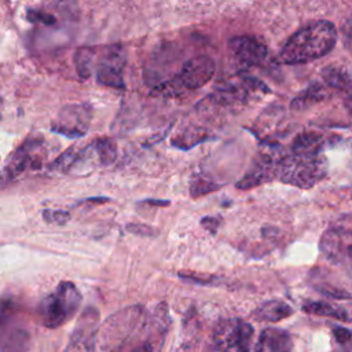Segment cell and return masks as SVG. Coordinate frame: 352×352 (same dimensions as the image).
<instances>
[{
  "label": "cell",
  "instance_id": "obj_32",
  "mask_svg": "<svg viewBox=\"0 0 352 352\" xmlns=\"http://www.w3.org/2000/svg\"><path fill=\"white\" fill-rule=\"evenodd\" d=\"M342 346H344L345 352H352V338H351V340H349L346 344H344Z\"/></svg>",
  "mask_w": 352,
  "mask_h": 352
},
{
  "label": "cell",
  "instance_id": "obj_16",
  "mask_svg": "<svg viewBox=\"0 0 352 352\" xmlns=\"http://www.w3.org/2000/svg\"><path fill=\"white\" fill-rule=\"evenodd\" d=\"M302 311L309 315H318V316H326V318H333L341 322H351L352 318L349 316L348 311L334 305L331 302L326 301H309L302 304Z\"/></svg>",
  "mask_w": 352,
  "mask_h": 352
},
{
  "label": "cell",
  "instance_id": "obj_21",
  "mask_svg": "<svg viewBox=\"0 0 352 352\" xmlns=\"http://www.w3.org/2000/svg\"><path fill=\"white\" fill-rule=\"evenodd\" d=\"M217 188H220V184L214 183L213 180H210L209 177L202 176V175L194 176L191 179V183H190L191 197H201V195L209 194V192H212Z\"/></svg>",
  "mask_w": 352,
  "mask_h": 352
},
{
  "label": "cell",
  "instance_id": "obj_33",
  "mask_svg": "<svg viewBox=\"0 0 352 352\" xmlns=\"http://www.w3.org/2000/svg\"><path fill=\"white\" fill-rule=\"evenodd\" d=\"M1 110H3V99L0 96V118H1Z\"/></svg>",
  "mask_w": 352,
  "mask_h": 352
},
{
  "label": "cell",
  "instance_id": "obj_31",
  "mask_svg": "<svg viewBox=\"0 0 352 352\" xmlns=\"http://www.w3.org/2000/svg\"><path fill=\"white\" fill-rule=\"evenodd\" d=\"M146 202L150 205H160V206H168L170 204L169 201H162V199H147Z\"/></svg>",
  "mask_w": 352,
  "mask_h": 352
},
{
  "label": "cell",
  "instance_id": "obj_4",
  "mask_svg": "<svg viewBox=\"0 0 352 352\" xmlns=\"http://www.w3.org/2000/svg\"><path fill=\"white\" fill-rule=\"evenodd\" d=\"M47 157L45 142L41 136L26 138L8 157L0 170V190L7 188L29 172L38 170Z\"/></svg>",
  "mask_w": 352,
  "mask_h": 352
},
{
  "label": "cell",
  "instance_id": "obj_20",
  "mask_svg": "<svg viewBox=\"0 0 352 352\" xmlns=\"http://www.w3.org/2000/svg\"><path fill=\"white\" fill-rule=\"evenodd\" d=\"M320 249L329 260H334L340 254V234L334 230H329L320 239Z\"/></svg>",
  "mask_w": 352,
  "mask_h": 352
},
{
  "label": "cell",
  "instance_id": "obj_8",
  "mask_svg": "<svg viewBox=\"0 0 352 352\" xmlns=\"http://www.w3.org/2000/svg\"><path fill=\"white\" fill-rule=\"evenodd\" d=\"M126 65L125 48L120 44H113L104 48L96 66V80L99 84L124 89V69Z\"/></svg>",
  "mask_w": 352,
  "mask_h": 352
},
{
  "label": "cell",
  "instance_id": "obj_2",
  "mask_svg": "<svg viewBox=\"0 0 352 352\" xmlns=\"http://www.w3.org/2000/svg\"><path fill=\"white\" fill-rule=\"evenodd\" d=\"M338 38L336 26L329 21H314L296 30L283 44L279 59L286 65L312 62L329 54Z\"/></svg>",
  "mask_w": 352,
  "mask_h": 352
},
{
  "label": "cell",
  "instance_id": "obj_12",
  "mask_svg": "<svg viewBox=\"0 0 352 352\" xmlns=\"http://www.w3.org/2000/svg\"><path fill=\"white\" fill-rule=\"evenodd\" d=\"M96 324H98V312L92 308H88L77 322V326L70 338L69 351L74 352L80 348L92 349L96 331H98Z\"/></svg>",
  "mask_w": 352,
  "mask_h": 352
},
{
  "label": "cell",
  "instance_id": "obj_28",
  "mask_svg": "<svg viewBox=\"0 0 352 352\" xmlns=\"http://www.w3.org/2000/svg\"><path fill=\"white\" fill-rule=\"evenodd\" d=\"M201 224L208 230L210 231L212 234H214L220 226V219L219 217H214V216H206L201 220Z\"/></svg>",
  "mask_w": 352,
  "mask_h": 352
},
{
  "label": "cell",
  "instance_id": "obj_6",
  "mask_svg": "<svg viewBox=\"0 0 352 352\" xmlns=\"http://www.w3.org/2000/svg\"><path fill=\"white\" fill-rule=\"evenodd\" d=\"M92 107L89 103H70L63 106L51 124V131L69 139L82 138L91 125Z\"/></svg>",
  "mask_w": 352,
  "mask_h": 352
},
{
  "label": "cell",
  "instance_id": "obj_18",
  "mask_svg": "<svg viewBox=\"0 0 352 352\" xmlns=\"http://www.w3.org/2000/svg\"><path fill=\"white\" fill-rule=\"evenodd\" d=\"M103 166L111 165L117 158V144L111 138H98L94 140Z\"/></svg>",
  "mask_w": 352,
  "mask_h": 352
},
{
  "label": "cell",
  "instance_id": "obj_9",
  "mask_svg": "<svg viewBox=\"0 0 352 352\" xmlns=\"http://www.w3.org/2000/svg\"><path fill=\"white\" fill-rule=\"evenodd\" d=\"M283 157L279 155V150H263L258 158H256V161L253 162L252 168L245 173L243 177L236 182V188L250 190L265 182L272 180L275 176H278L279 162Z\"/></svg>",
  "mask_w": 352,
  "mask_h": 352
},
{
  "label": "cell",
  "instance_id": "obj_22",
  "mask_svg": "<svg viewBox=\"0 0 352 352\" xmlns=\"http://www.w3.org/2000/svg\"><path fill=\"white\" fill-rule=\"evenodd\" d=\"M43 219L44 221L50 224L63 226L70 220V213L60 209H44L43 210Z\"/></svg>",
  "mask_w": 352,
  "mask_h": 352
},
{
  "label": "cell",
  "instance_id": "obj_27",
  "mask_svg": "<svg viewBox=\"0 0 352 352\" xmlns=\"http://www.w3.org/2000/svg\"><path fill=\"white\" fill-rule=\"evenodd\" d=\"M333 334H334V338L337 340V342L341 345L346 344L352 338V331L345 327H334Z\"/></svg>",
  "mask_w": 352,
  "mask_h": 352
},
{
  "label": "cell",
  "instance_id": "obj_29",
  "mask_svg": "<svg viewBox=\"0 0 352 352\" xmlns=\"http://www.w3.org/2000/svg\"><path fill=\"white\" fill-rule=\"evenodd\" d=\"M342 94L345 95L344 98V104H345V109L349 111V114L352 116V82L342 91Z\"/></svg>",
  "mask_w": 352,
  "mask_h": 352
},
{
  "label": "cell",
  "instance_id": "obj_5",
  "mask_svg": "<svg viewBox=\"0 0 352 352\" xmlns=\"http://www.w3.org/2000/svg\"><path fill=\"white\" fill-rule=\"evenodd\" d=\"M327 173V162L322 153L290 154L279 162L278 177L282 183L300 188H311Z\"/></svg>",
  "mask_w": 352,
  "mask_h": 352
},
{
  "label": "cell",
  "instance_id": "obj_17",
  "mask_svg": "<svg viewBox=\"0 0 352 352\" xmlns=\"http://www.w3.org/2000/svg\"><path fill=\"white\" fill-rule=\"evenodd\" d=\"M322 136L316 132L300 133L292 143L293 154H314L320 153Z\"/></svg>",
  "mask_w": 352,
  "mask_h": 352
},
{
  "label": "cell",
  "instance_id": "obj_1",
  "mask_svg": "<svg viewBox=\"0 0 352 352\" xmlns=\"http://www.w3.org/2000/svg\"><path fill=\"white\" fill-rule=\"evenodd\" d=\"M166 307L147 314L140 305L114 312L98 329L92 352H142L148 344H162L168 330Z\"/></svg>",
  "mask_w": 352,
  "mask_h": 352
},
{
  "label": "cell",
  "instance_id": "obj_25",
  "mask_svg": "<svg viewBox=\"0 0 352 352\" xmlns=\"http://www.w3.org/2000/svg\"><path fill=\"white\" fill-rule=\"evenodd\" d=\"M322 294H326L329 297H333V298H337V300H348V298H352V294L342 290V289H338V287H334V286H318L316 287Z\"/></svg>",
  "mask_w": 352,
  "mask_h": 352
},
{
  "label": "cell",
  "instance_id": "obj_19",
  "mask_svg": "<svg viewBox=\"0 0 352 352\" xmlns=\"http://www.w3.org/2000/svg\"><path fill=\"white\" fill-rule=\"evenodd\" d=\"M76 69L80 77L88 78L92 74L94 66V50L92 48H80L76 52Z\"/></svg>",
  "mask_w": 352,
  "mask_h": 352
},
{
  "label": "cell",
  "instance_id": "obj_10",
  "mask_svg": "<svg viewBox=\"0 0 352 352\" xmlns=\"http://www.w3.org/2000/svg\"><path fill=\"white\" fill-rule=\"evenodd\" d=\"M214 72L213 59L206 55H198L183 63L176 76V82L186 89H199L212 80Z\"/></svg>",
  "mask_w": 352,
  "mask_h": 352
},
{
  "label": "cell",
  "instance_id": "obj_14",
  "mask_svg": "<svg viewBox=\"0 0 352 352\" xmlns=\"http://www.w3.org/2000/svg\"><path fill=\"white\" fill-rule=\"evenodd\" d=\"M293 314V308L280 300H268L261 302L253 312V316L258 322L276 323L289 318Z\"/></svg>",
  "mask_w": 352,
  "mask_h": 352
},
{
  "label": "cell",
  "instance_id": "obj_30",
  "mask_svg": "<svg viewBox=\"0 0 352 352\" xmlns=\"http://www.w3.org/2000/svg\"><path fill=\"white\" fill-rule=\"evenodd\" d=\"M161 345L162 344H160V342H153V344H148L142 352H160V349H161Z\"/></svg>",
  "mask_w": 352,
  "mask_h": 352
},
{
  "label": "cell",
  "instance_id": "obj_34",
  "mask_svg": "<svg viewBox=\"0 0 352 352\" xmlns=\"http://www.w3.org/2000/svg\"><path fill=\"white\" fill-rule=\"evenodd\" d=\"M348 253H349V256L352 257V246H349V248H348Z\"/></svg>",
  "mask_w": 352,
  "mask_h": 352
},
{
  "label": "cell",
  "instance_id": "obj_15",
  "mask_svg": "<svg viewBox=\"0 0 352 352\" xmlns=\"http://www.w3.org/2000/svg\"><path fill=\"white\" fill-rule=\"evenodd\" d=\"M329 95H330V92L324 85H322L319 82H312L292 100L290 107L293 110H304L318 102L324 100Z\"/></svg>",
  "mask_w": 352,
  "mask_h": 352
},
{
  "label": "cell",
  "instance_id": "obj_23",
  "mask_svg": "<svg viewBox=\"0 0 352 352\" xmlns=\"http://www.w3.org/2000/svg\"><path fill=\"white\" fill-rule=\"evenodd\" d=\"M179 278L183 279L184 282H191L197 285H204V286H213L219 285V278L214 275H202V274H186L180 272Z\"/></svg>",
  "mask_w": 352,
  "mask_h": 352
},
{
  "label": "cell",
  "instance_id": "obj_11",
  "mask_svg": "<svg viewBox=\"0 0 352 352\" xmlns=\"http://www.w3.org/2000/svg\"><path fill=\"white\" fill-rule=\"evenodd\" d=\"M228 47L235 60L248 67L261 65L268 55L267 45L254 36H235L228 41Z\"/></svg>",
  "mask_w": 352,
  "mask_h": 352
},
{
  "label": "cell",
  "instance_id": "obj_3",
  "mask_svg": "<svg viewBox=\"0 0 352 352\" xmlns=\"http://www.w3.org/2000/svg\"><path fill=\"white\" fill-rule=\"evenodd\" d=\"M81 293L77 286L69 280L60 282L37 307V320L47 329H58L77 314L81 305Z\"/></svg>",
  "mask_w": 352,
  "mask_h": 352
},
{
  "label": "cell",
  "instance_id": "obj_7",
  "mask_svg": "<svg viewBox=\"0 0 352 352\" xmlns=\"http://www.w3.org/2000/svg\"><path fill=\"white\" fill-rule=\"evenodd\" d=\"M252 338L253 327L239 319L220 322L213 333L214 346L220 352H249Z\"/></svg>",
  "mask_w": 352,
  "mask_h": 352
},
{
  "label": "cell",
  "instance_id": "obj_26",
  "mask_svg": "<svg viewBox=\"0 0 352 352\" xmlns=\"http://www.w3.org/2000/svg\"><path fill=\"white\" fill-rule=\"evenodd\" d=\"M126 230L132 234H136V235H142V236H153L157 234V230H154L153 227L147 226V224H128L126 226Z\"/></svg>",
  "mask_w": 352,
  "mask_h": 352
},
{
  "label": "cell",
  "instance_id": "obj_35",
  "mask_svg": "<svg viewBox=\"0 0 352 352\" xmlns=\"http://www.w3.org/2000/svg\"><path fill=\"white\" fill-rule=\"evenodd\" d=\"M11 352H23V351H18V349H16V351H11Z\"/></svg>",
  "mask_w": 352,
  "mask_h": 352
},
{
  "label": "cell",
  "instance_id": "obj_13",
  "mask_svg": "<svg viewBox=\"0 0 352 352\" xmlns=\"http://www.w3.org/2000/svg\"><path fill=\"white\" fill-rule=\"evenodd\" d=\"M293 340L289 333L276 327H267L261 331L258 351L267 352H292Z\"/></svg>",
  "mask_w": 352,
  "mask_h": 352
},
{
  "label": "cell",
  "instance_id": "obj_24",
  "mask_svg": "<svg viewBox=\"0 0 352 352\" xmlns=\"http://www.w3.org/2000/svg\"><path fill=\"white\" fill-rule=\"evenodd\" d=\"M26 18L33 22V23H43V25H54L56 22V18L45 11H41V10H28L26 12Z\"/></svg>",
  "mask_w": 352,
  "mask_h": 352
}]
</instances>
